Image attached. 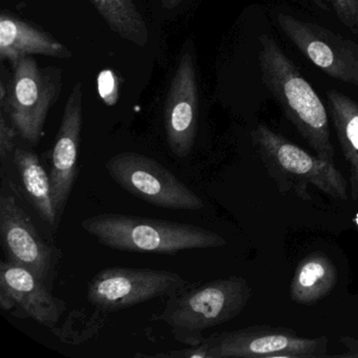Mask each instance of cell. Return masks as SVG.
<instances>
[{"label": "cell", "mask_w": 358, "mask_h": 358, "mask_svg": "<svg viewBox=\"0 0 358 358\" xmlns=\"http://www.w3.org/2000/svg\"><path fill=\"white\" fill-rule=\"evenodd\" d=\"M110 30L134 45L144 47L148 30L134 0H91Z\"/></svg>", "instance_id": "cell-18"}, {"label": "cell", "mask_w": 358, "mask_h": 358, "mask_svg": "<svg viewBox=\"0 0 358 358\" xmlns=\"http://www.w3.org/2000/svg\"><path fill=\"white\" fill-rule=\"evenodd\" d=\"M106 324L102 310L95 308L94 313H87L83 309H75L69 313L64 322H58L50 329L62 343L78 345L93 339L99 334Z\"/></svg>", "instance_id": "cell-19"}, {"label": "cell", "mask_w": 358, "mask_h": 358, "mask_svg": "<svg viewBox=\"0 0 358 358\" xmlns=\"http://www.w3.org/2000/svg\"><path fill=\"white\" fill-rule=\"evenodd\" d=\"M100 97L108 106H112L118 100V79L114 72L110 70L100 73L98 78Z\"/></svg>", "instance_id": "cell-22"}, {"label": "cell", "mask_w": 358, "mask_h": 358, "mask_svg": "<svg viewBox=\"0 0 358 358\" xmlns=\"http://www.w3.org/2000/svg\"><path fill=\"white\" fill-rule=\"evenodd\" d=\"M209 358H324L326 336L307 338L284 327L249 326L206 337Z\"/></svg>", "instance_id": "cell-7"}, {"label": "cell", "mask_w": 358, "mask_h": 358, "mask_svg": "<svg viewBox=\"0 0 358 358\" xmlns=\"http://www.w3.org/2000/svg\"><path fill=\"white\" fill-rule=\"evenodd\" d=\"M253 146L280 192L311 200L309 186L336 200H347L348 182L334 163L312 156L265 124L251 131Z\"/></svg>", "instance_id": "cell-4"}, {"label": "cell", "mask_w": 358, "mask_h": 358, "mask_svg": "<svg viewBox=\"0 0 358 358\" xmlns=\"http://www.w3.org/2000/svg\"><path fill=\"white\" fill-rule=\"evenodd\" d=\"M106 169L125 192L148 204L173 210L204 208V202L194 190L150 157L120 152L106 161Z\"/></svg>", "instance_id": "cell-6"}, {"label": "cell", "mask_w": 358, "mask_h": 358, "mask_svg": "<svg viewBox=\"0 0 358 358\" xmlns=\"http://www.w3.org/2000/svg\"><path fill=\"white\" fill-rule=\"evenodd\" d=\"M13 161L30 204L50 226L58 225L60 222L54 207L50 173L45 171L38 156L31 150L17 148L13 152Z\"/></svg>", "instance_id": "cell-17"}, {"label": "cell", "mask_w": 358, "mask_h": 358, "mask_svg": "<svg viewBox=\"0 0 358 358\" xmlns=\"http://www.w3.org/2000/svg\"><path fill=\"white\" fill-rule=\"evenodd\" d=\"M251 295L252 289L246 278L228 276L167 297L162 311L155 313L152 320L169 326L179 343L187 347L200 345L205 339L204 331L240 315Z\"/></svg>", "instance_id": "cell-3"}, {"label": "cell", "mask_w": 358, "mask_h": 358, "mask_svg": "<svg viewBox=\"0 0 358 358\" xmlns=\"http://www.w3.org/2000/svg\"><path fill=\"white\" fill-rule=\"evenodd\" d=\"M62 91V73L56 68L41 69L31 56L13 66L6 101L0 102L22 139L32 145L39 143L45 133L48 114Z\"/></svg>", "instance_id": "cell-5"}, {"label": "cell", "mask_w": 358, "mask_h": 358, "mask_svg": "<svg viewBox=\"0 0 358 358\" xmlns=\"http://www.w3.org/2000/svg\"><path fill=\"white\" fill-rule=\"evenodd\" d=\"M7 116L5 112L0 114V158L3 161L15 150V139L20 135L13 123L11 121L9 122Z\"/></svg>", "instance_id": "cell-21"}, {"label": "cell", "mask_w": 358, "mask_h": 358, "mask_svg": "<svg viewBox=\"0 0 358 358\" xmlns=\"http://www.w3.org/2000/svg\"><path fill=\"white\" fill-rule=\"evenodd\" d=\"M194 52H182L164 104L167 143L178 158L192 152L198 131L199 90Z\"/></svg>", "instance_id": "cell-11"}, {"label": "cell", "mask_w": 358, "mask_h": 358, "mask_svg": "<svg viewBox=\"0 0 358 358\" xmlns=\"http://www.w3.org/2000/svg\"><path fill=\"white\" fill-rule=\"evenodd\" d=\"M161 3H162V6L165 9L173 10L179 7L183 3V0H161Z\"/></svg>", "instance_id": "cell-24"}, {"label": "cell", "mask_w": 358, "mask_h": 358, "mask_svg": "<svg viewBox=\"0 0 358 358\" xmlns=\"http://www.w3.org/2000/svg\"><path fill=\"white\" fill-rule=\"evenodd\" d=\"M259 41L264 85L316 156L335 164L328 112L322 100L275 39L263 34Z\"/></svg>", "instance_id": "cell-1"}, {"label": "cell", "mask_w": 358, "mask_h": 358, "mask_svg": "<svg viewBox=\"0 0 358 358\" xmlns=\"http://www.w3.org/2000/svg\"><path fill=\"white\" fill-rule=\"evenodd\" d=\"M187 287L176 272L116 266L104 268L90 280L87 301L103 312H115L171 296Z\"/></svg>", "instance_id": "cell-8"}, {"label": "cell", "mask_w": 358, "mask_h": 358, "mask_svg": "<svg viewBox=\"0 0 358 358\" xmlns=\"http://www.w3.org/2000/svg\"><path fill=\"white\" fill-rule=\"evenodd\" d=\"M0 234L7 259L30 270L41 282H52L62 251L39 234L20 201L3 192L0 198Z\"/></svg>", "instance_id": "cell-9"}, {"label": "cell", "mask_w": 358, "mask_h": 358, "mask_svg": "<svg viewBox=\"0 0 358 358\" xmlns=\"http://www.w3.org/2000/svg\"><path fill=\"white\" fill-rule=\"evenodd\" d=\"M81 228L99 244L127 252L173 255L192 249L220 248L227 241L196 225L138 215L104 213L81 221Z\"/></svg>", "instance_id": "cell-2"}, {"label": "cell", "mask_w": 358, "mask_h": 358, "mask_svg": "<svg viewBox=\"0 0 358 358\" xmlns=\"http://www.w3.org/2000/svg\"><path fill=\"white\" fill-rule=\"evenodd\" d=\"M336 284L334 262L326 253L316 251L297 264L289 289L290 297L299 305H314L332 292Z\"/></svg>", "instance_id": "cell-16"}, {"label": "cell", "mask_w": 358, "mask_h": 358, "mask_svg": "<svg viewBox=\"0 0 358 358\" xmlns=\"http://www.w3.org/2000/svg\"><path fill=\"white\" fill-rule=\"evenodd\" d=\"M339 343L345 348V352L339 357L358 358V339L351 336H341Z\"/></svg>", "instance_id": "cell-23"}, {"label": "cell", "mask_w": 358, "mask_h": 358, "mask_svg": "<svg viewBox=\"0 0 358 358\" xmlns=\"http://www.w3.org/2000/svg\"><path fill=\"white\" fill-rule=\"evenodd\" d=\"M276 22L293 45L331 78L358 87V45L318 24L278 13Z\"/></svg>", "instance_id": "cell-10"}, {"label": "cell", "mask_w": 358, "mask_h": 358, "mask_svg": "<svg viewBox=\"0 0 358 358\" xmlns=\"http://www.w3.org/2000/svg\"><path fill=\"white\" fill-rule=\"evenodd\" d=\"M83 124V85L77 83L64 106L51 157L50 179L54 207L59 222L78 176V154Z\"/></svg>", "instance_id": "cell-13"}, {"label": "cell", "mask_w": 358, "mask_h": 358, "mask_svg": "<svg viewBox=\"0 0 358 358\" xmlns=\"http://www.w3.org/2000/svg\"><path fill=\"white\" fill-rule=\"evenodd\" d=\"M31 55L72 57L70 50L51 35L3 12L0 15V58L14 66L22 58Z\"/></svg>", "instance_id": "cell-14"}, {"label": "cell", "mask_w": 358, "mask_h": 358, "mask_svg": "<svg viewBox=\"0 0 358 358\" xmlns=\"http://www.w3.org/2000/svg\"><path fill=\"white\" fill-rule=\"evenodd\" d=\"M316 3L332 10L345 28L358 35V0H316Z\"/></svg>", "instance_id": "cell-20"}, {"label": "cell", "mask_w": 358, "mask_h": 358, "mask_svg": "<svg viewBox=\"0 0 358 358\" xmlns=\"http://www.w3.org/2000/svg\"><path fill=\"white\" fill-rule=\"evenodd\" d=\"M0 307L16 317L30 318L51 329L68 309L34 273L3 259L0 264Z\"/></svg>", "instance_id": "cell-12"}, {"label": "cell", "mask_w": 358, "mask_h": 358, "mask_svg": "<svg viewBox=\"0 0 358 358\" xmlns=\"http://www.w3.org/2000/svg\"><path fill=\"white\" fill-rule=\"evenodd\" d=\"M329 114L341 152L349 167L350 196L358 200V103L345 94L327 92Z\"/></svg>", "instance_id": "cell-15"}]
</instances>
